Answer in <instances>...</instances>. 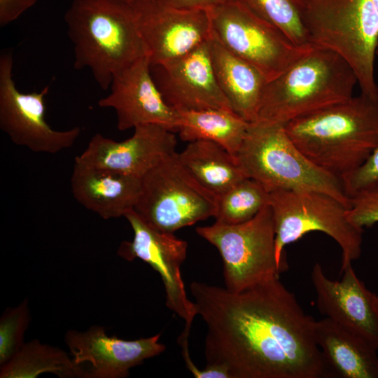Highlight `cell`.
I'll use <instances>...</instances> for the list:
<instances>
[{
  "label": "cell",
  "instance_id": "cell-1",
  "mask_svg": "<svg viewBox=\"0 0 378 378\" xmlns=\"http://www.w3.org/2000/svg\"><path fill=\"white\" fill-rule=\"evenodd\" d=\"M190 290L207 328V365L230 378L329 377L316 321L279 278L239 293L199 281Z\"/></svg>",
  "mask_w": 378,
  "mask_h": 378
},
{
  "label": "cell",
  "instance_id": "cell-2",
  "mask_svg": "<svg viewBox=\"0 0 378 378\" xmlns=\"http://www.w3.org/2000/svg\"><path fill=\"white\" fill-rule=\"evenodd\" d=\"M314 164L341 180L361 166L378 144V97L360 93L284 125Z\"/></svg>",
  "mask_w": 378,
  "mask_h": 378
},
{
  "label": "cell",
  "instance_id": "cell-3",
  "mask_svg": "<svg viewBox=\"0 0 378 378\" xmlns=\"http://www.w3.org/2000/svg\"><path fill=\"white\" fill-rule=\"evenodd\" d=\"M74 67L87 69L103 90L113 76L147 55L135 4L116 0H74L64 14Z\"/></svg>",
  "mask_w": 378,
  "mask_h": 378
},
{
  "label": "cell",
  "instance_id": "cell-4",
  "mask_svg": "<svg viewBox=\"0 0 378 378\" xmlns=\"http://www.w3.org/2000/svg\"><path fill=\"white\" fill-rule=\"evenodd\" d=\"M357 83L353 69L340 55L313 46L267 82L257 121L285 125L349 99Z\"/></svg>",
  "mask_w": 378,
  "mask_h": 378
},
{
  "label": "cell",
  "instance_id": "cell-5",
  "mask_svg": "<svg viewBox=\"0 0 378 378\" xmlns=\"http://www.w3.org/2000/svg\"><path fill=\"white\" fill-rule=\"evenodd\" d=\"M309 43L332 50L351 66L361 92L378 97L374 59L378 48V0H302Z\"/></svg>",
  "mask_w": 378,
  "mask_h": 378
},
{
  "label": "cell",
  "instance_id": "cell-6",
  "mask_svg": "<svg viewBox=\"0 0 378 378\" xmlns=\"http://www.w3.org/2000/svg\"><path fill=\"white\" fill-rule=\"evenodd\" d=\"M235 156L246 177L258 181L269 193L321 192L350 208V198L342 180L309 160L290 139L284 125L260 121L250 123Z\"/></svg>",
  "mask_w": 378,
  "mask_h": 378
},
{
  "label": "cell",
  "instance_id": "cell-7",
  "mask_svg": "<svg viewBox=\"0 0 378 378\" xmlns=\"http://www.w3.org/2000/svg\"><path fill=\"white\" fill-rule=\"evenodd\" d=\"M275 231L276 262L283 271L284 248L310 232L330 237L342 250V272L361 254L363 229L347 218L348 208L335 197L313 190H277L269 193Z\"/></svg>",
  "mask_w": 378,
  "mask_h": 378
},
{
  "label": "cell",
  "instance_id": "cell-8",
  "mask_svg": "<svg viewBox=\"0 0 378 378\" xmlns=\"http://www.w3.org/2000/svg\"><path fill=\"white\" fill-rule=\"evenodd\" d=\"M134 211L153 229L174 233L214 218L217 196L192 177L176 152L141 178V191Z\"/></svg>",
  "mask_w": 378,
  "mask_h": 378
},
{
  "label": "cell",
  "instance_id": "cell-9",
  "mask_svg": "<svg viewBox=\"0 0 378 378\" xmlns=\"http://www.w3.org/2000/svg\"><path fill=\"white\" fill-rule=\"evenodd\" d=\"M199 236L219 251L225 288L239 293L279 278L283 272L275 252L272 211L266 205L252 219L236 225L215 222L196 228Z\"/></svg>",
  "mask_w": 378,
  "mask_h": 378
},
{
  "label": "cell",
  "instance_id": "cell-10",
  "mask_svg": "<svg viewBox=\"0 0 378 378\" xmlns=\"http://www.w3.org/2000/svg\"><path fill=\"white\" fill-rule=\"evenodd\" d=\"M212 34L270 81L306 54L312 44L293 43L279 29L235 0L208 10Z\"/></svg>",
  "mask_w": 378,
  "mask_h": 378
},
{
  "label": "cell",
  "instance_id": "cell-11",
  "mask_svg": "<svg viewBox=\"0 0 378 378\" xmlns=\"http://www.w3.org/2000/svg\"><path fill=\"white\" fill-rule=\"evenodd\" d=\"M13 57L10 50L0 55V128L15 144L35 153L55 154L71 147L80 128L52 129L45 119L46 86L39 92L24 93L13 77Z\"/></svg>",
  "mask_w": 378,
  "mask_h": 378
},
{
  "label": "cell",
  "instance_id": "cell-12",
  "mask_svg": "<svg viewBox=\"0 0 378 378\" xmlns=\"http://www.w3.org/2000/svg\"><path fill=\"white\" fill-rule=\"evenodd\" d=\"M124 217L133 230L134 238L132 241H122L118 254L129 261L139 258L159 273L164 286L167 307L185 321L178 344L188 345L190 327L197 313L195 302L187 296L180 270L187 256L188 243L174 233L153 229L134 209Z\"/></svg>",
  "mask_w": 378,
  "mask_h": 378
},
{
  "label": "cell",
  "instance_id": "cell-13",
  "mask_svg": "<svg viewBox=\"0 0 378 378\" xmlns=\"http://www.w3.org/2000/svg\"><path fill=\"white\" fill-rule=\"evenodd\" d=\"M134 4L151 66H163L188 54L212 36L208 10L178 9L159 1Z\"/></svg>",
  "mask_w": 378,
  "mask_h": 378
},
{
  "label": "cell",
  "instance_id": "cell-14",
  "mask_svg": "<svg viewBox=\"0 0 378 378\" xmlns=\"http://www.w3.org/2000/svg\"><path fill=\"white\" fill-rule=\"evenodd\" d=\"M150 68L148 55L138 59L113 76L110 92L98 102L115 111L120 131L155 124L176 132L177 111L165 102Z\"/></svg>",
  "mask_w": 378,
  "mask_h": 378
},
{
  "label": "cell",
  "instance_id": "cell-15",
  "mask_svg": "<svg viewBox=\"0 0 378 378\" xmlns=\"http://www.w3.org/2000/svg\"><path fill=\"white\" fill-rule=\"evenodd\" d=\"M134 130L133 135L122 141L95 134L75 161L141 178L164 158L176 153L175 132L155 124L141 125Z\"/></svg>",
  "mask_w": 378,
  "mask_h": 378
},
{
  "label": "cell",
  "instance_id": "cell-16",
  "mask_svg": "<svg viewBox=\"0 0 378 378\" xmlns=\"http://www.w3.org/2000/svg\"><path fill=\"white\" fill-rule=\"evenodd\" d=\"M340 281L329 279L316 262L311 272L319 312L343 329L360 337L378 351V306L356 274L352 265Z\"/></svg>",
  "mask_w": 378,
  "mask_h": 378
},
{
  "label": "cell",
  "instance_id": "cell-17",
  "mask_svg": "<svg viewBox=\"0 0 378 378\" xmlns=\"http://www.w3.org/2000/svg\"><path fill=\"white\" fill-rule=\"evenodd\" d=\"M210 38L158 69L155 80L167 104L176 111L232 108L214 71Z\"/></svg>",
  "mask_w": 378,
  "mask_h": 378
},
{
  "label": "cell",
  "instance_id": "cell-18",
  "mask_svg": "<svg viewBox=\"0 0 378 378\" xmlns=\"http://www.w3.org/2000/svg\"><path fill=\"white\" fill-rule=\"evenodd\" d=\"M160 334L134 340L108 336L105 329L93 326L88 330H69L65 342L77 365L89 364L88 378H125L130 370L166 349Z\"/></svg>",
  "mask_w": 378,
  "mask_h": 378
},
{
  "label": "cell",
  "instance_id": "cell-19",
  "mask_svg": "<svg viewBox=\"0 0 378 378\" xmlns=\"http://www.w3.org/2000/svg\"><path fill=\"white\" fill-rule=\"evenodd\" d=\"M71 188L76 200L104 219L116 218L134 209L141 178L74 162Z\"/></svg>",
  "mask_w": 378,
  "mask_h": 378
},
{
  "label": "cell",
  "instance_id": "cell-20",
  "mask_svg": "<svg viewBox=\"0 0 378 378\" xmlns=\"http://www.w3.org/2000/svg\"><path fill=\"white\" fill-rule=\"evenodd\" d=\"M315 338L329 377L378 378L377 350L328 318L316 321Z\"/></svg>",
  "mask_w": 378,
  "mask_h": 378
},
{
  "label": "cell",
  "instance_id": "cell-21",
  "mask_svg": "<svg viewBox=\"0 0 378 378\" xmlns=\"http://www.w3.org/2000/svg\"><path fill=\"white\" fill-rule=\"evenodd\" d=\"M209 46L216 80L233 111L246 122H255L267 80L255 67L225 48L213 34Z\"/></svg>",
  "mask_w": 378,
  "mask_h": 378
},
{
  "label": "cell",
  "instance_id": "cell-22",
  "mask_svg": "<svg viewBox=\"0 0 378 378\" xmlns=\"http://www.w3.org/2000/svg\"><path fill=\"white\" fill-rule=\"evenodd\" d=\"M180 162L205 189L219 196L246 177L236 156L220 145L204 140L188 142L178 153Z\"/></svg>",
  "mask_w": 378,
  "mask_h": 378
},
{
  "label": "cell",
  "instance_id": "cell-23",
  "mask_svg": "<svg viewBox=\"0 0 378 378\" xmlns=\"http://www.w3.org/2000/svg\"><path fill=\"white\" fill-rule=\"evenodd\" d=\"M176 132L182 141L216 143L233 155L238 152L250 123L232 111H176Z\"/></svg>",
  "mask_w": 378,
  "mask_h": 378
},
{
  "label": "cell",
  "instance_id": "cell-24",
  "mask_svg": "<svg viewBox=\"0 0 378 378\" xmlns=\"http://www.w3.org/2000/svg\"><path fill=\"white\" fill-rule=\"evenodd\" d=\"M0 370L1 378H35L46 372L62 378H88L85 368L70 359L66 352L36 340L24 342Z\"/></svg>",
  "mask_w": 378,
  "mask_h": 378
},
{
  "label": "cell",
  "instance_id": "cell-25",
  "mask_svg": "<svg viewBox=\"0 0 378 378\" xmlns=\"http://www.w3.org/2000/svg\"><path fill=\"white\" fill-rule=\"evenodd\" d=\"M269 192L258 181L244 178L217 197L216 223L236 225L255 216L268 204Z\"/></svg>",
  "mask_w": 378,
  "mask_h": 378
},
{
  "label": "cell",
  "instance_id": "cell-26",
  "mask_svg": "<svg viewBox=\"0 0 378 378\" xmlns=\"http://www.w3.org/2000/svg\"><path fill=\"white\" fill-rule=\"evenodd\" d=\"M235 1L259 18L276 27L295 44H311L302 19V0Z\"/></svg>",
  "mask_w": 378,
  "mask_h": 378
},
{
  "label": "cell",
  "instance_id": "cell-27",
  "mask_svg": "<svg viewBox=\"0 0 378 378\" xmlns=\"http://www.w3.org/2000/svg\"><path fill=\"white\" fill-rule=\"evenodd\" d=\"M29 322L27 300L15 307L7 308L3 313L0 318V366L8 362L24 344Z\"/></svg>",
  "mask_w": 378,
  "mask_h": 378
},
{
  "label": "cell",
  "instance_id": "cell-28",
  "mask_svg": "<svg viewBox=\"0 0 378 378\" xmlns=\"http://www.w3.org/2000/svg\"><path fill=\"white\" fill-rule=\"evenodd\" d=\"M350 201L346 216L353 225L363 229L378 223V181L352 195Z\"/></svg>",
  "mask_w": 378,
  "mask_h": 378
},
{
  "label": "cell",
  "instance_id": "cell-29",
  "mask_svg": "<svg viewBox=\"0 0 378 378\" xmlns=\"http://www.w3.org/2000/svg\"><path fill=\"white\" fill-rule=\"evenodd\" d=\"M342 181L349 198L356 192L378 181V144L365 162Z\"/></svg>",
  "mask_w": 378,
  "mask_h": 378
},
{
  "label": "cell",
  "instance_id": "cell-30",
  "mask_svg": "<svg viewBox=\"0 0 378 378\" xmlns=\"http://www.w3.org/2000/svg\"><path fill=\"white\" fill-rule=\"evenodd\" d=\"M38 0H0V26L16 20L31 8Z\"/></svg>",
  "mask_w": 378,
  "mask_h": 378
},
{
  "label": "cell",
  "instance_id": "cell-31",
  "mask_svg": "<svg viewBox=\"0 0 378 378\" xmlns=\"http://www.w3.org/2000/svg\"><path fill=\"white\" fill-rule=\"evenodd\" d=\"M230 0H159L162 4L178 9L209 10Z\"/></svg>",
  "mask_w": 378,
  "mask_h": 378
},
{
  "label": "cell",
  "instance_id": "cell-32",
  "mask_svg": "<svg viewBox=\"0 0 378 378\" xmlns=\"http://www.w3.org/2000/svg\"><path fill=\"white\" fill-rule=\"evenodd\" d=\"M116 1H120L127 3V4H140V3L153 2V1H157L159 0H116Z\"/></svg>",
  "mask_w": 378,
  "mask_h": 378
},
{
  "label": "cell",
  "instance_id": "cell-33",
  "mask_svg": "<svg viewBox=\"0 0 378 378\" xmlns=\"http://www.w3.org/2000/svg\"><path fill=\"white\" fill-rule=\"evenodd\" d=\"M374 300L378 306V295L374 293Z\"/></svg>",
  "mask_w": 378,
  "mask_h": 378
},
{
  "label": "cell",
  "instance_id": "cell-34",
  "mask_svg": "<svg viewBox=\"0 0 378 378\" xmlns=\"http://www.w3.org/2000/svg\"><path fill=\"white\" fill-rule=\"evenodd\" d=\"M376 55L378 56V48H377V50Z\"/></svg>",
  "mask_w": 378,
  "mask_h": 378
}]
</instances>
